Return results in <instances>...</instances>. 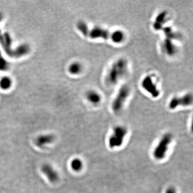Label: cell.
<instances>
[{"label":"cell","mask_w":193,"mask_h":193,"mask_svg":"<svg viewBox=\"0 0 193 193\" xmlns=\"http://www.w3.org/2000/svg\"><path fill=\"white\" fill-rule=\"evenodd\" d=\"M142 86L147 92L151 94L153 97L156 98L159 95V91L154 83L152 78L150 76H148L144 78Z\"/></svg>","instance_id":"obj_7"},{"label":"cell","mask_w":193,"mask_h":193,"mask_svg":"<svg viewBox=\"0 0 193 193\" xmlns=\"http://www.w3.org/2000/svg\"><path fill=\"white\" fill-rule=\"evenodd\" d=\"M128 62L124 58H119L110 67L106 77V82L108 86H114L126 74Z\"/></svg>","instance_id":"obj_1"},{"label":"cell","mask_w":193,"mask_h":193,"mask_svg":"<svg viewBox=\"0 0 193 193\" xmlns=\"http://www.w3.org/2000/svg\"><path fill=\"white\" fill-rule=\"evenodd\" d=\"M167 15V13L165 11H162L158 14L153 24V27L156 30H160L163 29V26L166 21Z\"/></svg>","instance_id":"obj_11"},{"label":"cell","mask_w":193,"mask_h":193,"mask_svg":"<svg viewBox=\"0 0 193 193\" xmlns=\"http://www.w3.org/2000/svg\"><path fill=\"white\" fill-rule=\"evenodd\" d=\"M162 30L167 39H169L172 40L174 39H179L181 38V36L180 34L174 32L170 27L163 28Z\"/></svg>","instance_id":"obj_15"},{"label":"cell","mask_w":193,"mask_h":193,"mask_svg":"<svg viewBox=\"0 0 193 193\" xmlns=\"http://www.w3.org/2000/svg\"><path fill=\"white\" fill-rule=\"evenodd\" d=\"M13 82L9 76H3L0 79V88L4 91H7L11 88Z\"/></svg>","instance_id":"obj_13"},{"label":"cell","mask_w":193,"mask_h":193,"mask_svg":"<svg viewBox=\"0 0 193 193\" xmlns=\"http://www.w3.org/2000/svg\"><path fill=\"white\" fill-rule=\"evenodd\" d=\"M86 97L88 102L94 105L98 104L102 100V96L100 94L93 90L88 92Z\"/></svg>","instance_id":"obj_12"},{"label":"cell","mask_w":193,"mask_h":193,"mask_svg":"<svg viewBox=\"0 0 193 193\" xmlns=\"http://www.w3.org/2000/svg\"><path fill=\"white\" fill-rule=\"evenodd\" d=\"M165 193H176V190L173 187L168 188L166 191Z\"/></svg>","instance_id":"obj_19"},{"label":"cell","mask_w":193,"mask_h":193,"mask_svg":"<svg viewBox=\"0 0 193 193\" xmlns=\"http://www.w3.org/2000/svg\"><path fill=\"white\" fill-rule=\"evenodd\" d=\"M42 172L44 173L45 175L47 177L48 179L52 183H56L59 180V175L56 171H55L52 166L50 164H45L42 166Z\"/></svg>","instance_id":"obj_8"},{"label":"cell","mask_w":193,"mask_h":193,"mask_svg":"<svg viewBox=\"0 0 193 193\" xmlns=\"http://www.w3.org/2000/svg\"><path fill=\"white\" fill-rule=\"evenodd\" d=\"M130 91L129 86L126 85L122 86L120 88L112 105V110L115 113H118L121 110L124 102L129 96Z\"/></svg>","instance_id":"obj_2"},{"label":"cell","mask_w":193,"mask_h":193,"mask_svg":"<svg viewBox=\"0 0 193 193\" xmlns=\"http://www.w3.org/2000/svg\"><path fill=\"white\" fill-rule=\"evenodd\" d=\"M82 66L78 62H74L68 67V72L70 74L77 75L82 71Z\"/></svg>","instance_id":"obj_14"},{"label":"cell","mask_w":193,"mask_h":193,"mask_svg":"<svg viewBox=\"0 0 193 193\" xmlns=\"http://www.w3.org/2000/svg\"><path fill=\"white\" fill-rule=\"evenodd\" d=\"M172 136L171 134H166L163 136L157 146L154 149V156L158 160H162L165 157L166 153L167 151L168 145L171 143Z\"/></svg>","instance_id":"obj_3"},{"label":"cell","mask_w":193,"mask_h":193,"mask_svg":"<svg viewBox=\"0 0 193 193\" xmlns=\"http://www.w3.org/2000/svg\"><path fill=\"white\" fill-rule=\"evenodd\" d=\"M124 39V34L121 31H116L112 33V36L110 40L112 42L119 44L123 42Z\"/></svg>","instance_id":"obj_16"},{"label":"cell","mask_w":193,"mask_h":193,"mask_svg":"<svg viewBox=\"0 0 193 193\" xmlns=\"http://www.w3.org/2000/svg\"><path fill=\"white\" fill-rule=\"evenodd\" d=\"M77 28L78 29V30L80 31L84 36L88 37L90 30L88 29V26L86 23L84 22L83 21H80V22L78 23L77 24Z\"/></svg>","instance_id":"obj_17"},{"label":"cell","mask_w":193,"mask_h":193,"mask_svg":"<svg viewBox=\"0 0 193 193\" xmlns=\"http://www.w3.org/2000/svg\"><path fill=\"white\" fill-rule=\"evenodd\" d=\"M88 37L91 39H108L111 38L112 33L107 30L105 29L95 27L89 31Z\"/></svg>","instance_id":"obj_6"},{"label":"cell","mask_w":193,"mask_h":193,"mask_svg":"<svg viewBox=\"0 0 193 193\" xmlns=\"http://www.w3.org/2000/svg\"><path fill=\"white\" fill-rule=\"evenodd\" d=\"M162 48L163 51L168 56L174 55L177 52V48L172 40L166 38L162 43Z\"/></svg>","instance_id":"obj_9"},{"label":"cell","mask_w":193,"mask_h":193,"mask_svg":"<svg viewBox=\"0 0 193 193\" xmlns=\"http://www.w3.org/2000/svg\"><path fill=\"white\" fill-rule=\"evenodd\" d=\"M55 140V136L52 134L40 135L35 140V144L39 148H43L46 145L52 143Z\"/></svg>","instance_id":"obj_10"},{"label":"cell","mask_w":193,"mask_h":193,"mask_svg":"<svg viewBox=\"0 0 193 193\" xmlns=\"http://www.w3.org/2000/svg\"><path fill=\"white\" fill-rule=\"evenodd\" d=\"M193 103V96L191 94H187L182 96H175L169 103V108L171 110L175 109L179 106H188Z\"/></svg>","instance_id":"obj_5"},{"label":"cell","mask_w":193,"mask_h":193,"mask_svg":"<svg viewBox=\"0 0 193 193\" xmlns=\"http://www.w3.org/2000/svg\"><path fill=\"white\" fill-rule=\"evenodd\" d=\"M72 168L75 171H80L83 167V163L78 158H75L71 162Z\"/></svg>","instance_id":"obj_18"},{"label":"cell","mask_w":193,"mask_h":193,"mask_svg":"<svg viewBox=\"0 0 193 193\" xmlns=\"http://www.w3.org/2000/svg\"><path fill=\"white\" fill-rule=\"evenodd\" d=\"M127 133V130L126 128L122 126L116 127L113 135L109 138V146L110 148L121 146Z\"/></svg>","instance_id":"obj_4"}]
</instances>
